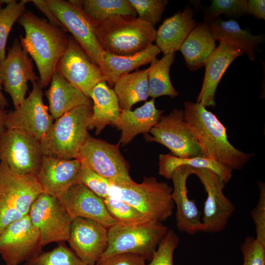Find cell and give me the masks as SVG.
Returning a JSON list of instances; mask_svg holds the SVG:
<instances>
[{
	"label": "cell",
	"instance_id": "obj_1",
	"mask_svg": "<svg viewBox=\"0 0 265 265\" xmlns=\"http://www.w3.org/2000/svg\"><path fill=\"white\" fill-rule=\"evenodd\" d=\"M185 123L206 157L231 169L243 168L253 156L235 148L229 141L226 129L217 117L201 104H184Z\"/></svg>",
	"mask_w": 265,
	"mask_h": 265
},
{
	"label": "cell",
	"instance_id": "obj_2",
	"mask_svg": "<svg viewBox=\"0 0 265 265\" xmlns=\"http://www.w3.org/2000/svg\"><path fill=\"white\" fill-rule=\"evenodd\" d=\"M17 22L25 32L24 36H20L21 44L35 62L40 85L45 88L50 83L57 63L67 48L68 36L63 29L30 11H26Z\"/></svg>",
	"mask_w": 265,
	"mask_h": 265
},
{
	"label": "cell",
	"instance_id": "obj_3",
	"mask_svg": "<svg viewBox=\"0 0 265 265\" xmlns=\"http://www.w3.org/2000/svg\"><path fill=\"white\" fill-rule=\"evenodd\" d=\"M91 22L101 47L111 54L131 55L155 41V27L136 17L119 16L101 22Z\"/></svg>",
	"mask_w": 265,
	"mask_h": 265
},
{
	"label": "cell",
	"instance_id": "obj_4",
	"mask_svg": "<svg viewBox=\"0 0 265 265\" xmlns=\"http://www.w3.org/2000/svg\"><path fill=\"white\" fill-rule=\"evenodd\" d=\"M92 106L80 105L55 119L40 141L43 156L61 159H72L85 142L88 135V120Z\"/></svg>",
	"mask_w": 265,
	"mask_h": 265
},
{
	"label": "cell",
	"instance_id": "obj_5",
	"mask_svg": "<svg viewBox=\"0 0 265 265\" xmlns=\"http://www.w3.org/2000/svg\"><path fill=\"white\" fill-rule=\"evenodd\" d=\"M42 193L35 176L16 174L0 161V234L12 222L28 215Z\"/></svg>",
	"mask_w": 265,
	"mask_h": 265
},
{
	"label": "cell",
	"instance_id": "obj_6",
	"mask_svg": "<svg viewBox=\"0 0 265 265\" xmlns=\"http://www.w3.org/2000/svg\"><path fill=\"white\" fill-rule=\"evenodd\" d=\"M173 188L154 177L144 178L141 183L111 185L109 196L134 207L150 220L162 222L170 217L175 207Z\"/></svg>",
	"mask_w": 265,
	"mask_h": 265
},
{
	"label": "cell",
	"instance_id": "obj_7",
	"mask_svg": "<svg viewBox=\"0 0 265 265\" xmlns=\"http://www.w3.org/2000/svg\"><path fill=\"white\" fill-rule=\"evenodd\" d=\"M168 228L149 221L137 224L116 223L107 228L108 244L100 260L122 253H133L151 260Z\"/></svg>",
	"mask_w": 265,
	"mask_h": 265
},
{
	"label": "cell",
	"instance_id": "obj_8",
	"mask_svg": "<svg viewBox=\"0 0 265 265\" xmlns=\"http://www.w3.org/2000/svg\"><path fill=\"white\" fill-rule=\"evenodd\" d=\"M119 145L88 134L75 159L112 185H130L134 182L130 175L128 164L120 151Z\"/></svg>",
	"mask_w": 265,
	"mask_h": 265
},
{
	"label": "cell",
	"instance_id": "obj_9",
	"mask_svg": "<svg viewBox=\"0 0 265 265\" xmlns=\"http://www.w3.org/2000/svg\"><path fill=\"white\" fill-rule=\"evenodd\" d=\"M44 1L64 29L71 33L90 59L101 68L105 51L97 40L92 23L80 7L71 0Z\"/></svg>",
	"mask_w": 265,
	"mask_h": 265
},
{
	"label": "cell",
	"instance_id": "obj_10",
	"mask_svg": "<svg viewBox=\"0 0 265 265\" xmlns=\"http://www.w3.org/2000/svg\"><path fill=\"white\" fill-rule=\"evenodd\" d=\"M28 215L40 232L43 247L68 241L73 219L58 199L42 193L33 203Z\"/></svg>",
	"mask_w": 265,
	"mask_h": 265
},
{
	"label": "cell",
	"instance_id": "obj_11",
	"mask_svg": "<svg viewBox=\"0 0 265 265\" xmlns=\"http://www.w3.org/2000/svg\"><path fill=\"white\" fill-rule=\"evenodd\" d=\"M42 89L39 80L33 83L32 90L23 103L7 111L6 130H19L40 142L54 120L43 102Z\"/></svg>",
	"mask_w": 265,
	"mask_h": 265
},
{
	"label": "cell",
	"instance_id": "obj_12",
	"mask_svg": "<svg viewBox=\"0 0 265 265\" xmlns=\"http://www.w3.org/2000/svg\"><path fill=\"white\" fill-rule=\"evenodd\" d=\"M40 142L17 130L0 133V161H4L13 172L35 176L41 164Z\"/></svg>",
	"mask_w": 265,
	"mask_h": 265
},
{
	"label": "cell",
	"instance_id": "obj_13",
	"mask_svg": "<svg viewBox=\"0 0 265 265\" xmlns=\"http://www.w3.org/2000/svg\"><path fill=\"white\" fill-rule=\"evenodd\" d=\"M207 193L202 216V232L214 233L223 231L235 210V205L224 195L225 182L213 171L193 168Z\"/></svg>",
	"mask_w": 265,
	"mask_h": 265
},
{
	"label": "cell",
	"instance_id": "obj_14",
	"mask_svg": "<svg viewBox=\"0 0 265 265\" xmlns=\"http://www.w3.org/2000/svg\"><path fill=\"white\" fill-rule=\"evenodd\" d=\"M38 229L28 215L10 224L0 235V255L5 265H19L42 252Z\"/></svg>",
	"mask_w": 265,
	"mask_h": 265
},
{
	"label": "cell",
	"instance_id": "obj_15",
	"mask_svg": "<svg viewBox=\"0 0 265 265\" xmlns=\"http://www.w3.org/2000/svg\"><path fill=\"white\" fill-rule=\"evenodd\" d=\"M147 135L148 142H156L167 148L172 155L182 158L205 157L184 121V111L174 108L168 115L161 116Z\"/></svg>",
	"mask_w": 265,
	"mask_h": 265
},
{
	"label": "cell",
	"instance_id": "obj_16",
	"mask_svg": "<svg viewBox=\"0 0 265 265\" xmlns=\"http://www.w3.org/2000/svg\"><path fill=\"white\" fill-rule=\"evenodd\" d=\"M55 72L90 99L96 85L105 80L100 68L71 35L68 36L67 48L57 63Z\"/></svg>",
	"mask_w": 265,
	"mask_h": 265
},
{
	"label": "cell",
	"instance_id": "obj_17",
	"mask_svg": "<svg viewBox=\"0 0 265 265\" xmlns=\"http://www.w3.org/2000/svg\"><path fill=\"white\" fill-rule=\"evenodd\" d=\"M0 74L4 90L11 98L14 109L24 102L28 89L27 82L39 80L34 72L32 58L15 38L8 48L5 59L0 63Z\"/></svg>",
	"mask_w": 265,
	"mask_h": 265
},
{
	"label": "cell",
	"instance_id": "obj_18",
	"mask_svg": "<svg viewBox=\"0 0 265 265\" xmlns=\"http://www.w3.org/2000/svg\"><path fill=\"white\" fill-rule=\"evenodd\" d=\"M107 228L90 219L76 217L71 225L70 248L86 265H96L108 244Z\"/></svg>",
	"mask_w": 265,
	"mask_h": 265
},
{
	"label": "cell",
	"instance_id": "obj_19",
	"mask_svg": "<svg viewBox=\"0 0 265 265\" xmlns=\"http://www.w3.org/2000/svg\"><path fill=\"white\" fill-rule=\"evenodd\" d=\"M193 174V168L182 165L172 173L173 187L171 198L176 206V222L178 229L189 235H194L202 231L201 213L194 201L188 196L186 182L188 178Z\"/></svg>",
	"mask_w": 265,
	"mask_h": 265
},
{
	"label": "cell",
	"instance_id": "obj_20",
	"mask_svg": "<svg viewBox=\"0 0 265 265\" xmlns=\"http://www.w3.org/2000/svg\"><path fill=\"white\" fill-rule=\"evenodd\" d=\"M80 166L76 159L66 160L43 156L36 176L43 193L59 199L77 184Z\"/></svg>",
	"mask_w": 265,
	"mask_h": 265
},
{
	"label": "cell",
	"instance_id": "obj_21",
	"mask_svg": "<svg viewBox=\"0 0 265 265\" xmlns=\"http://www.w3.org/2000/svg\"><path fill=\"white\" fill-rule=\"evenodd\" d=\"M59 200L73 219H89L107 228L118 223L109 213L104 199L80 184L74 185Z\"/></svg>",
	"mask_w": 265,
	"mask_h": 265
},
{
	"label": "cell",
	"instance_id": "obj_22",
	"mask_svg": "<svg viewBox=\"0 0 265 265\" xmlns=\"http://www.w3.org/2000/svg\"><path fill=\"white\" fill-rule=\"evenodd\" d=\"M219 42V45L205 63L204 78L197 99L196 103L205 107L215 106V92L222 76L232 62L244 53L242 50L230 43Z\"/></svg>",
	"mask_w": 265,
	"mask_h": 265
},
{
	"label": "cell",
	"instance_id": "obj_23",
	"mask_svg": "<svg viewBox=\"0 0 265 265\" xmlns=\"http://www.w3.org/2000/svg\"><path fill=\"white\" fill-rule=\"evenodd\" d=\"M92 112L88 120V129H95L99 134L107 126L118 128L121 109L113 89L105 80L98 83L92 91Z\"/></svg>",
	"mask_w": 265,
	"mask_h": 265
},
{
	"label": "cell",
	"instance_id": "obj_24",
	"mask_svg": "<svg viewBox=\"0 0 265 265\" xmlns=\"http://www.w3.org/2000/svg\"><path fill=\"white\" fill-rule=\"evenodd\" d=\"M194 10L186 6L165 19L156 31V46L164 54L179 51L185 39L197 24Z\"/></svg>",
	"mask_w": 265,
	"mask_h": 265
},
{
	"label": "cell",
	"instance_id": "obj_25",
	"mask_svg": "<svg viewBox=\"0 0 265 265\" xmlns=\"http://www.w3.org/2000/svg\"><path fill=\"white\" fill-rule=\"evenodd\" d=\"M163 110L158 109L155 105V98L145 102L142 106L133 111L121 110L118 127L121 131L119 144L125 145L140 133L150 132L159 121Z\"/></svg>",
	"mask_w": 265,
	"mask_h": 265
},
{
	"label": "cell",
	"instance_id": "obj_26",
	"mask_svg": "<svg viewBox=\"0 0 265 265\" xmlns=\"http://www.w3.org/2000/svg\"><path fill=\"white\" fill-rule=\"evenodd\" d=\"M50 84L45 95L49 102V112L53 119L78 106H92L91 99L55 72Z\"/></svg>",
	"mask_w": 265,
	"mask_h": 265
},
{
	"label": "cell",
	"instance_id": "obj_27",
	"mask_svg": "<svg viewBox=\"0 0 265 265\" xmlns=\"http://www.w3.org/2000/svg\"><path fill=\"white\" fill-rule=\"evenodd\" d=\"M216 47L207 22L197 24L181 45L179 50L191 71L204 66Z\"/></svg>",
	"mask_w": 265,
	"mask_h": 265
},
{
	"label": "cell",
	"instance_id": "obj_28",
	"mask_svg": "<svg viewBox=\"0 0 265 265\" xmlns=\"http://www.w3.org/2000/svg\"><path fill=\"white\" fill-rule=\"evenodd\" d=\"M160 52L154 44L138 53L128 56L117 55L105 52L100 69L108 85L112 87L120 77L150 63Z\"/></svg>",
	"mask_w": 265,
	"mask_h": 265
},
{
	"label": "cell",
	"instance_id": "obj_29",
	"mask_svg": "<svg viewBox=\"0 0 265 265\" xmlns=\"http://www.w3.org/2000/svg\"><path fill=\"white\" fill-rule=\"evenodd\" d=\"M207 22L215 41L230 43L246 53L251 61L255 60V52L258 45L264 41L263 35H252L234 20L224 21L218 17Z\"/></svg>",
	"mask_w": 265,
	"mask_h": 265
},
{
	"label": "cell",
	"instance_id": "obj_30",
	"mask_svg": "<svg viewBox=\"0 0 265 265\" xmlns=\"http://www.w3.org/2000/svg\"><path fill=\"white\" fill-rule=\"evenodd\" d=\"M113 89L121 110L131 109L136 103L146 101L149 96L148 68L120 77L114 83Z\"/></svg>",
	"mask_w": 265,
	"mask_h": 265
},
{
	"label": "cell",
	"instance_id": "obj_31",
	"mask_svg": "<svg viewBox=\"0 0 265 265\" xmlns=\"http://www.w3.org/2000/svg\"><path fill=\"white\" fill-rule=\"evenodd\" d=\"M188 165L194 168H208L218 174L226 184L231 180L232 170L213 159L206 157H194L182 158L170 154H160L159 156L160 175L170 179L173 171L182 165Z\"/></svg>",
	"mask_w": 265,
	"mask_h": 265
},
{
	"label": "cell",
	"instance_id": "obj_32",
	"mask_svg": "<svg viewBox=\"0 0 265 265\" xmlns=\"http://www.w3.org/2000/svg\"><path fill=\"white\" fill-rule=\"evenodd\" d=\"M93 22H101L119 16L136 17L128 0H72Z\"/></svg>",
	"mask_w": 265,
	"mask_h": 265
},
{
	"label": "cell",
	"instance_id": "obj_33",
	"mask_svg": "<svg viewBox=\"0 0 265 265\" xmlns=\"http://www.w3.org/2000/svg\"><path fill=\"white\" fill-rule=\"evenodd\" d=\"M174 52L164 54L160 59L156 58L148 68L149 96L152 98L168 96L172 98L178 95L170 78V67L174 61Z\"/></svg>",
	"mask_w": 265,
	"mask_h": 265
},
{
	"label": "cell",
	"instance_id": "obj_34",
	"mask_svg": "<svg viewBox=\"0 0 265 265\" xmlns=\"http://www.w3.org/2000/svg\"><path fill=\"white\" fill-rule=\"evenodd\" d=\"M28 2L29 0H10L4 7L0 8V63L6 57V43L11 29L26 11Z\"/></svg>",
	"mask_w": 265,
	"mask_h": 265
},
{
	"label": "cell",
	"instance_id": "obj_35",
	"mask_svg": "<svg viewBox=\"0 0 265 265\" xmlns=\"http://www.w3.org/2000/svg\"><path fill=\"white\" fill-rule=\"evenodd\" d=\"M23 265H86L64 242L52 250L41 252Z\"/></svg>",
	"mask_w": 265,
	"mask_h": 265
},
{
	"label": "cell",
	"instance_id": "obj_36",
	"mask_svg": "<svg viewBox=\"0 0 265 265\" xmlns=\"http://www.w3.org/2000/svg\"><path fill=\"white\" fill-rule=\"evenodd\" d=\"M104 201L109 213L118 223L132 225L152 221L121 199L109 196Z\"/></svg>",
	"mask_w": 265,
	"mask_h": 265
},
{
	"label": "cell",
	"instance_id": "obj_37",
	"mask_svg": "<svg viewBox=\"0 0 265 265\" xmlns=\"http://www.w3.org/2000/svg\"><path fill=\"white\" fill-rule=\"evenodd\" d=\"M246 0H212L211 5L205 8L204 19L209 22L221 14L237 17L247 14Z\"/></svg>",
	"mask_w": 265,
	"mask_h": 265
},
{
	"label": "cell",
	"instance_id": "obj_38",
	"mask_svg": "<svg viewBox=\"0 0 265 265\" xmlns=\"http://www.w3.org/2000/svg\"><path fill=\"white\" fill-rule=\"evenodd\" d=\"M137 17L154 27L161 20L168 2L166 0H128Z\"/></svg>",
	"mask_w": 265,
	"mask_h": 265
},
{
	"label": "cell",
	"instance_id": "obj_39",
	"mask_svg": "<svg viewBox=\"0 0 265 265\" xmlns=\"http://www.w3.org/2000/svg\"><path fill=\"white\" fill-rule=\"evenodd\" d=\"M77 183L84 186L103 199L109 196L112 185L103 177L81 164L77 175Z\"/></svg>",
	"mask_w": 265,
	"mask_h": 265
},
{
	"label": "cell",
	"instance_id": "obj_40",
	"mask_svg": "<svg viewBox=\"0 0 265 265\" xmlns=\"http://www.w3.org/2000/svg\"><path fill=\"white\" fill-rule=\"evenodd\" d=\"M179 243V237L173 230L169 229L147 265H173L174 252Z\"/></svg>",
	"mask_w": 265,
	"mask_h": 265
},
{
	"label": "cell",
	"instance_id": "obj_41",
	"mask_svg": "<svg viewBox=\"0 0 265 265\" xmlns=\"http://www.w3.org/2000/svg\"><path fill=\"white\" fill-rule=\"evenodd\" d=\"M242 265H265V245L251 236H247L240 245Z\"/></svg>",
	"mask_w": 265,
	"mask_h": 265
},
{
	"label": "cell",
	"instance_id": "obj_42",
	"mask_svg": "<svg viewBox=\"0 0 265 265\" xmlns=\"http://www.w3.org/2000/svg\"><path fill=\"white\" fill-rule=\"evenodd\" d=\"M260 194L257 204L251 212L256 233V240L265 245V185L259 181Z\"/></svg>",
	"mask_w": 265,
	"mask_h": 265
},
{
	"label": "cell",
	"instance_id": "obj_43",
	"mask_svg": "<svg viewBox=\"0 0 265 265\" xmlns=\"http://www.w3.org/2000/svg\"><path fill=\"white\" fill-rule=\"evenodd\" d=\"M147 259L133 253H122L100 260L96 265H147Z\"/></svg>",
	"mask_w": 265,
	"mask_h": 265
},
{
	"label": "cell",
	"instance_id": "obj_44",
	"mask_svg": "<svg viewBox=\"0 0 265 265\" xmlns=\"http://www.w3.org/2000/svg\"><path fill=\"white\" fill-rule=\"evenodd\" d=\"M30 2H31L39 11L46 16L48 19V22L51 25L64 29L62 24L45 3L44 0H30Z\"/></svg>",
	"mask_w": 265,
	"mask_h": 265
},
{
	"label": "cell",
	"instance_id": "obj_45",
	"mask_svg": "<svg viewBox=\"0 0 265 265\" xmlns=\"http://www.w3.org/2000/svg\"><path fill=\"white\" fill-rule=\"evenodd\" d=\"M247 14L256 18L265 19V0H249L247 2Z\"/></svg>",
	"mask_w": 265,
	"mask_h": 265
},
{
	"label": "cell",
	"instance_id": "obj_46",
	"mask_svg": "<svg viewBox=\"0 0 265 265\" xmlns=\"http://www.w3.org/2000/svg\"><path fill=\"white\" fill-rule=\"evenodd\" d=\"M7 111L0 107V133L6 130L5 123L7 117Z\"/></svg>",
	"mask_w": 265,
	"mask_h": 265
},
{
	"label": "cell",
	"instance_id": "obj_47",
	"mask_svg": "<svg viewBox=\"0 0 265 265\" xmlns=\"http://www.w3.org/2000/svg\"><path fill=\"white\" fill-rule=\"evenodd\" d=\"M2 78L0 74V107L5 109L6 107L9 106V103L7 99L5 98L2 92Z\"/></svg>",
	"mask_w": 265,
	"mask_h": 265
},
{
	"label": "cell",
	"instance_id": "obj_48",
	"mask_svg": "<svg viewBox=\"0 0 265 265\" xmlns=\"http://www.w3.org/2000/svg\"><path fill=\"white\" fill-rule=\"evenodd\" d=\"M10 0H0V8H1V5L2 4H4V3H5V4H7L8 2H9L10 1Z\"/></svg>",
	"mask_w": 265,
	"mask_h": 265
},
{
	"label": "cell",
	"instance_id": "obj_49",
	"mask_svg": "<svg viewBox=\"0 0 265 265\" xmlns=\"http://www.w3.org/2000/svg\"></svg>",
	"mask_w": 265,
	"mask_h": 265
}]
</instances>
